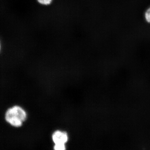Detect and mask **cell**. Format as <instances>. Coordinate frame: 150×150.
I'll return each mask as SVG.
<instances>
[{
    "label": "cell",
    "mask_w": 150,
    "mask_h": 150,
    "mask_svg": "<svg viewBox=\"0 0 150 150\" xmlns=\"http://www.w3.org/2000/svg\"><path fill=\"white\" fill-rule=\"evenodd\" d=\"M69 138L67 131L59 129L54 131L51 135V139L54 144V150H67Z\"/></svg>",
    "instance_id": "cell-2"
},
{
    "label": "cell",
    "mask_w": 150,
    "mask_h": 150,
    "mask_svg": "<svg viewBox=\"0 0 150 150\" xmlns=\"http://www.w3.org/2000/svg\"><path fill=\"white\" fill-rule=\"evenodd\" d=\"M28 114L23 107L14 105L6 111L5 119L7 123L15 128H20L27 121Z\"/></svg>",
    "instance_id": "cell-1"
},
{
    "label": "cell",
    "mask_w": 150,
    "mask_h": 150,
    "mask_svg": "<svg viewBox=\"0 0 150 150\" xmlns=\"http://www.w3.org/2000/svg\"><path fill=\"white\" fill-rule=\"evenodd\" d=\"M37 2L40 5L47 6L53 3V0H36Z\"/></svg>",
    "instance_id": "cell-3"
},
{
    "label": "cell",
    "mask_w": 150,
    "mask_h": 150,
    "mask_svg": "<svg viewBox=\"0 0 150 150\" xmlns=\"http://www.w3.org/2000/svg\"><path fill=\"white\" fill-rule=\"evenodd\" d=\"M0 50H1V44H0Z\"/></svg>",
    "instance_id": "cell-5"
},
{
    "label": "cell",
    "mask_w": 150,
    "mask_h": 150,
    "mask_svg": "<svg viewBox=\"0 0 150 150\" xmlns=\"http://www.w3.org/2000/svg\"><path fill=\"white\" fill-rule=\"evenodd\" d=\"M144 17L147 22L150 23V7L145 12Z\"/></svg>",
    "instance_id": "cell-4"
}]
</instances>
